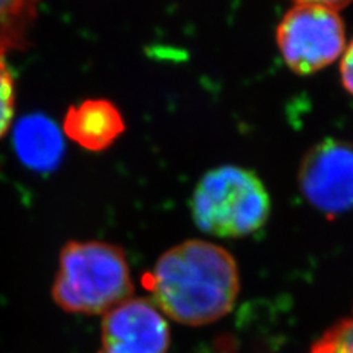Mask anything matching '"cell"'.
Returning <instances> with one entry per match:
<instances>
[{
  "instance_id": "1",
  "label": "cell",
  "mask_w": 353,
  "mask_h": 353,
  "mask_svg": "<svg viewBox=\"0 0 353 353\" xmlns=\"http://www.w3.org/2000/svg\"><path fill=\"white\" fill-rule=\"evenodd\" d=\"M141 284L165 316L199 327L230 314L240 293V272L224 248L185 240L162 253Z\"/></svg>"
},
{
  "instance_id": "2",
  "label": "cell",
  "mask_w": 353,
  "mask_h": 353,
  "mask_svg": "<svg viewBox=\"0 0 353 353\" xmlns=\"http://www.w3.org/2000/svg\"><path fill=\"white\" fill-rule=\"evenodd\" d=\"M134 284L125 252L99 240L62 248L52 297L65 312L99 315L132 297Z\"/></svg>"
},
{
  "instance_id": "3",
  "label": "cell",
  "mask_w": 353,
  "mask_h": 353,
  "mask_svg": "<svg viewBox=\"0 0 353 353\" xmlns=\"http://www.w3.org/2000/svg\"><path fill=\"white\" fill-rule=\"evenodd\" d=\"M190 211L203 233L239 239L256 233L267 224L271 199L255 172L239 165H221L197 183Z\"/></svg>"
},
{
  "instance_id": "4",
  "label": "cell",
  "mask_w": 353,
  "mask_h": 353,
  "mask_svg": "<svg viewBox=\"0 0 353 353\" xmlns=\"http://www.w3.org/2000/svg\"><path fill=\"white\" fill-rule=\"evenodd\" d=\"M275 40L284 63L311 75L341 58L347 43L339 10L314 3H294L281 18Z\"/></svg>"
},
{
  "instance_id": "5",
  "label": "cell",
  "mask_w": 353,
  "mask_h": 353,
  "mask_svg": "<svg viewBox=\"0 0 353 353\" xmlns=\"http://www.w3.org/2000/svg\"><path fill=\"white\" fill-rule=\"evenodd\" d=\"M299 187L307 203L328 218L352 211V143L328 139L315 145L301 163Z\"/></svg>"
},
{
  "instance_id": "6",
  "label": "cell",
  "mask_w": 353,
  "mask_h": 353,
  "mask_svg": "<svg viewBox=\"0 0 353 353\" xmlns=\"http://www.w3.org/2000/svg\"><path fill=\"white\" fill-rule=\"evenodd\" d=\"M170 343V325L158 306L130 297L105 314L99 353H168Z\"/></svg>"
},
{
  "instance_id": "7",
  "label": "cell",
  "mask_w": 353,
  "mask_h": 353,
  "mask_svg": "<svg viewBox=\"0 0 353 353\" xmlns=\"http://www.w3.org/2000/svg\"><path fill=\"white\" fill-rule=\"evenodd\" d=\"M125 125L118 108L103 99H90L71 106L63 121V130L81 148L101 152L123 134Z\"/></svg>"
},
{
  "instance_id": "8",
  "label": "cell",
  "mask_w": 353,
  "mask_h": 353,
  "mask_svg": "<svg viewBox=\"0 0 353 353\" xmlns=\"http://www.w3.org/2000/svg\"><path fill=\"white\" fill-rule=\"evenodd\" d=\"M15 150L27 167L48 171L57 167L63 143L58 127L44 117H27L15 128Z\"/></svg>"
},
{
  "instance_id": "9",
  "label": "cell",
  "mask_w": 353,
  "mask_h": 353,
  "mask_svg": "<svg viewBox=\"0 0 353 353\" xmlns=\"http://www.w3.org/2000/svg\"><path fill=\"white\" fill-rule=\"evenodd\" d=\"M311 353H353V312L327 330Z\"/></svg>"
},
{
  "instance_id": "10",
  "label": "cell",
  "mask_w": 353,
  "mask_h": 353,
  "mask_svg": "<svg viewBox=\"0 0 353 353\" xmlns=\"http://www.w3.org/2000/svg\"><path fill=\"white\" fill-rule=\"evenodd\" d=\"M15 108V88L14 79L8 65L5 63L2 54H0V139H2L9 130L10 121L14 117Z\"/></svg>"
},
{
  "instance_id": "11",
  "label": "cell",
  "mask_w": 353,
  "mask_h": 353,
  "mask_svg": "<svg viewBox=\"0 0 353 353\" xmlns=\"http://www.w3.org/2000/svg\"><path fill=\"white\" fill-rule=\"evenodd\" d=\"M341 84L353 96V40L347 44L340 59Z\"/></svg>"
},
{
  "instance_id": "12",
  "label": "cell",
  "mask_w": 353,
  "mask_h": 353,
  "mask_svg": "<svg viewBox=\"0 0 353 353\" xmlns=\"http://www.w3.org/2000/svg\"><path fill=\"white\" fill-rule=\"evenodd\" d=\"M293 3H314V5H323L333 9H340L346 5H349L353 0H292Z\"/></svg>"
}]
</instances>
